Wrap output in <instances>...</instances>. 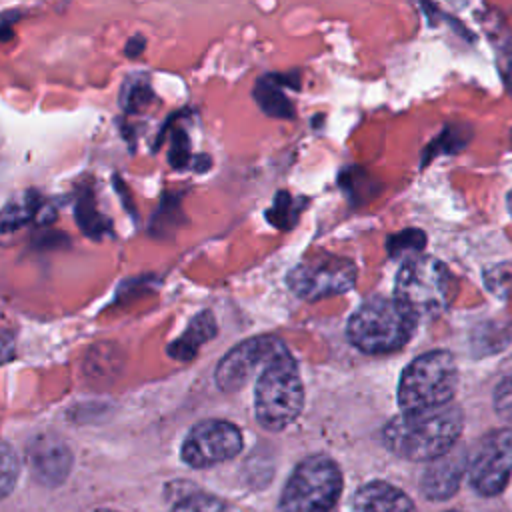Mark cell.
Here are the masks:
<instances>
[{"label": "cell", "mask_w": 512, "mask_h": 512, "mask_svg": "<svg viewBox=\"0 0 512 512\" xmlns=\"http://www.w3.org/2000/svg\"><path fill=\"white\" fill-rule=\"evenodd\" d=\"M36 210H38V204H36L34 196H26V198L6 206L0 212V236L12 234L14 230L26 226L34 218Z\"/></svg>", "instance_id": "15"}, {"label": "cell", "mask_w": 512, "mask_h": 512, "mask_svg": "<svg viewBox=\"0 0 512 512\" xmlns=\"http://www.w3.org/2000/svg\"><path fill=\"white\" fill-rule=\"evenodd\" d=\"M114 346L108 344V350L102 352V350H94L88 360H86V366H84V372L88 376H114L112 370H120V364L114 362V358L118 356V352H112Z\"/></svg>", "instance_id": "19"}, {"label": "cell", "mask_w": 512, "mask_h": 512, "mask_svg": "<svg viewBox=\"0 0 512 512\" xmlns=\"http://www.w3.org/2000/svg\"><path fill=\"white\" fill-rule=\"evenodd\" d=\"M304 386L292 354L282 350L256 378L254 408L262 428L278 432L290 426L302 412Z\"/></svg>", "instance_id": "2"}, {"label": "cell", "mask_w": 512, "mask_h": 512, "mask_svg": "<svg viewBox=\"0 0 512 512\" xmlns=\"http://www.w3.org/2000/svg\"><path fill=\"white\" fill-rule=\"evenodd\" d=\"M214 334H216L214 316L208 310H204V312L196 314L192 318V322L188 324V328L184 330V334L168 346V354L176 360H182V362L192 360L196 356L198 348L206 340H210Z\"/></svg>", "instance_id": "14"}, {"label": "cell", "mask_w": 512, "mask_h": 512, "mask_svg": "<svg viewBox=\"0 0 512 512\" xmlns=\"http://www.w3.org/2000/svg\"><path fill=\"white\" fill-rule=\"evenodd\" d=\"M356 264L338 254H308L288 274L290 290L302 300H320L348 292L356 284Z\"/></svg>", "instance_id": "7"}, {"label": "cell", "mask_w": 512, "mask_h": 512, "mask_svg": "<svg viewBox=\"0 0 512 512\" xmlns=\"http://www.w3.org/2000/svg\"><path fill=\"white\" fill-rule=\"evenodd\" d=\"M464 426L462 410L446 404L422 412H402L382 432L386 448L414 462H432L450 452Z\"/></svg>", "instance_id": "1"}, {"label": "cell", "mask_w": 512, "mask_h": 512, "mask_svg": "<svg viewBox=\"0 0 512 512\" xmlns=\"http://www.w3.org/2000/svg\"><path fill=\"white\" fill-rule=\"evenodd\" d=\"M454 292V278L448 266L432 256H410L394 284V298L418 316L440 314Z\"/></svg>", "instance_id": "5"}, {"label": "cell", "mask_w": 512, "mask_h": 512, "mask_svg": "<svg viewBox=\"0 0 512 512\" xmlns=\"http://www.w3.org/2000/svg\"><path fill=\"white\" fill-rule=\"evenodd\" d=\"M16 356V344L10 334L0 332V364L10 362Z\"/></svg>", "instance_id": "23"}, {"label": "cell", "mask_w": 512, "mask_h": 512, "mask_svg": "<svg viewBox=\"0 0 512 512\" xmlns=\"http://www.w3.org/2000/svg\"><path fill=\"white\" fill-rule=\"evenodd\" d=\"M448 512H458V510H448Z\"/></svg>", "instance_id": "27"}, {"label": "cell", "mask_w": 512, "mask_h": 512, "mask_svg": "<svg viewBox=\"0 0 512 512\" xmlns=\"http://www.w3.org/2000/svg\"><path fill=\"white\" fill-rule=\"evenodd\" d=\"M458 386V366L450 352L432 350L414 358L402 372L398 404L402 412H422L450 404Z\"/></svg>", "instance_id": "4"}, {"label": "cell", "mask_w": 512, "mask_h": 512, "mask_svg": "<svg viewBox=\"0 0 512 512\" xmlns=\"http://www.w3.org/2000/svg\"><path fill=\"white\" fill-rule=\"evenodd\" d=\"M76 220L78 226L92 238H100L110 230V222L96 210L92 198H82L76 204Z\"/></svg>", "instance_id": "16"}, {"label": "cell", "mask_w": 512, "mask_h": 512, "mask_svg": "<svg viewBox=\"0 0 512 512\" xmlns=\"http://www.w3.org/2000/svg\"><path fill=\"white\" fill-rule=\"evenodd\" d=\"M466 468V456L454 448L444 456L432 460L422 476V492L432 500L450 498L460 484L462 472Z\"/></svg>", "instance_id": "12"}, {"label": "cell", "mask_w": 512, "mask_h": 512, "mask_svg": "<svg viewBox=\"0 0 512 512\" xmlns=\"http://www.w3.org/2000/svg\"><path fill=\"white\" fill-rule=\"evenodd\" d=\"M282 350L284 342L274 336H254L242 340L228 350L216 366L214 380L220 390L234 392L246 384L248 378L260 374L268 362H272Z\"/></svg>", "instance_id": "10"}, {"label": "cell", "mask_w": 512, "mask_h": 512, "mask_svg": "<svg viewBox=\"0 0 512 512\" xmlns=\"http://www.w3.org/2000/svg\"><path fill=\"white\" fill-rule=\"evenodd\" d=\"M256 100L268 114L276 116H290V102L284 98L282 90L272 88L270 78H262L256 88Z\"/></svg>", "instance_id": "18"}, {"label": "cell", "mask_w": 512, "mask_h": 512, "mask_svg": "<svg viewBox=\"0 0 512 512\" xmlns=\"http://www.w3.org/2000/svg\"><path fill=\"white\" fill-rule=\"evenodd\" d=\"M172 512H228L226 504L210 494H190L180 500Z\"/></svg>", "instance_id": "20"}, {"label": "cell", "mask_w": 512, "mask_h": 512, "mask_svg": "<svg viewBox=\"0 0 512 512\" xmlns=\"http://www.w3.org/2000/svg\"><path fill=\"white\" fill-rule=\"evenodd\" d=\"M354 504L358 512H416L412 500L400 488L380 480L362 486Z\"/></svg>", "instance_id": "13"}, {"label": "cell", "mask_w": 512, "mask_h": 512, "mask_svg": "<svg viewBox=\"0 0 512 512\" xmlns=\"http://www.w3.org/2000/svg\"><path fill=\"white\" fill-rule=\"evenodd\" d=\"M416 328V316L396 298L374 296L348 320L350 342L366 354H386L408 344Z\"/></svg>", "instance_id": "3"}, {"label": "cell", "mask_w": 512, "mask_h": 512, "mask_svg": "<svg viewBox=\"0 0 512 512\" xmlns=\"http://www.w3.org/2000/svg\"><path fill=\"white\" fill-rule=\"evenodd\" d=\"M472 488L482 496L500 494L512 476V430L486 434L466 462Z\"/></svg>", "instance_id": "8"}, {"label": "cell", "mask_w": 512, "mask_h": 512, "mask_svg": "<svg viewBox=\"0 0 512 512\" xmlns=\"http://www.w3.org/2000/svg\"><path fill=\"white\" fill-rule=\"evenodd\" d=\"M508 210H510V214H512V192L508 194Z\"/></svg>", "instance_id": "24"}, {"label": "cell", "mask_w": 512, "mask_h": 512, "mask_svg": "<svg viewBox=\"0 0 512 512\" xmlns=\"http://www.w3.org/2000/svg\"><path fill=\"white\" fill-rule=\"evenodd\" d=\"M424 244H426V236H424L420 230H404L402 234L392 236V238L388 240V250H390V254H392L394 258L400 256V254H404L406 250H408L410 254L414 252V256H416Z\"/></svg>", "instance_id": "21"}, {"label": "cell", "mask_w": 512, "mask_h": 512, "mask_svg": "<svg viewBox=\"0 0 512 512\" xmlns=\"http://www.w3.org/2000/svg\"><path fill=\"white\" fill-rule=\"evenodd\" d=\"M26 460L32 476L40 484L54 488L68 478L74 458L68 444L60 436L48 432L30 440L26 448Z\"/></svg>", "instance_id": "11"}, {"label": "cell", "mask_w": 512, "mask_h": 512, "mask_svg": "<svg viewBox=\"0 0 512 512\" xmlns=\"http://www.w3.org/2000/svg\"><path fill=\"white\" fill-rule=\"evenodd\" d=\"M510 72H512V56H510Z\"/></svg>", "instance_id": "26"}, {"label": "cell", "mask_w": 512, "mask_h": 512, "mask_svg": "<svg viewBox=\"0 0 512 512\" xmlns=\"http://www.w3.org/2000/svg\"><path fill=\"white\" fill-rule=\"evenodd\" d=\"M20 474V462L12 446L4 440H0V498L8 496L18 480Z\"/></svg>", "instance_id": "17"}, {"label": "cell", "mask_w": 512, "mask_h": 512, "mask_svg": "<svg viewBox=\"0 0 512 512\" xmlns=\"http://www.w3.org/2000/svg\"><path fill=\"white\" fill-rule=\"evenodd\" d=\"M96 512H116V510H110V508H100V510H96Z\"/></svg>", "instance_id": "25"}, {"label": "cell", "mask_w": 512, "mask_h": 512, "mask_svg": "<svg viewBox=\"0 0 512 512\" xmlns=\"http://www.w3.org/2000/svg\"><path fill=\"white\" fill-rule=\"evenodd\" d=\"M242 450V434L228 420H202L182 442V460L192 468H208L234 458Z\"/></svg>", "instance_id": "9"}, {"label": "cell", "mask_w": 512, "mask_h": 512, "mask_svg": "<svg viewBox=\"0 0 512 512\" xmlns=\"http://www.w3.org/2000/svg\"><path fill=\"white\" fill-rule=\"evenodd\" d=\"M494 408L498 416L512 422V374L500 380V384L494 390Z\"/></svg>", "instance_id": "22"}, {"label": "cell", "mask_w": 512, "mask_h": 512, "mask_svg": "<svg viewBox=\"0 0 512 512\" xmlns=\"http://www.w3.org/2000/svg\"><path fill=\"white\" fill-rule=\"evenodd\" d=\"M342 490V472L338 464L314 454L304 458L290 474L280 496V512H328Z\"/></svg>", "instance_id": "6"}]
</instances>
